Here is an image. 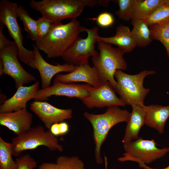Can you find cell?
<instances>
[{
	"label": "cell",
	"mask_w": 169,
	"mask_h": 169,
	"mask_svg": "<svg viewBox=\"0 0 169 169\" xmlns=\"http://www.w3.org/2000/svg\"><path fill=\"white\" fill-rule=\"evenodd\" d=\"M154 139H144L141 137L136 140L123 144L125 151L123 156L118 161L123 162L139 160L146 164L152 163L162 158L169 152V147L160 149L156 146Z\"/></svg>",
	"instance_id": "cell-8"
},
{
	"label": "cell",
	"mask_w": 169,
	"mask_h": 169,
	"mask_svg": "<svg viewBox=\"0 0 169 169\" xmlns=\"http://www.w3.org/2000/svg\"><path fill=\"white\" fill-rule=\"evenodd\" d=\"M156 73L153 70H145L138 74L131 75L121 70H117L114 75L117 84L115 91L125 105L142 106L150 90L144 87V79L147 76Z\"/></svg>",
	"instance_id": "cell-5"
},
{
	"label": "cell",
	"mask_w": 169,
	"mask_h": 169,
	"mask_svg": "<svg viewBox=\"0 0 169 169\" xmlns=\"http://www.w3.org/2000/svg\"><path fill=\"white\" fill-rule=\"evenodd\" d=\"M49 130L54 136H59L66 134L69 131V126L66 122L62 121L53 124Z\"/></svg>",
	"instance_id": "cell-32"
},
{
	"label": "cell",
	"mask_w": 169,
	"mask_h": 169,
	"mask_svg": "<svg viewBox=\"0 0 169 169\" xmlns=\"http://www.w3.org/2000/svg\"><path fill=\"white\" fill-rule=\"evenodd\" d=\"M56 163L59 169H86L83 161L77 156H60Z\"/></svg>",
	"instance_id": "cell-28"
},
{
	"label": "cell",
	"mask_w": 169,
	"mask_h": 169,
	"mask_svg": "<svg viewBox=\"0 0 169 169\" xmlns=\"http://www.w3.org/2000/svg\"><path fill=\"white\" fill-rule=\"evenodd\" d=\"M16 3L8 0L0 1V21L7 28L11 37L18 49V57L21 61L33 68L34 54L33 51L26 49L23 45V37L18 24Z\"/></svg>",
	"instance_id": "cell-7"
},
{
	"label": "cell",
	"mask_w": 169,
	"mask_h": 169,
	"mask_svg": "<svg viewBox=\"0 0 169 169\" xmlns=\"http://www.w3.org/2000/svg\"><path fill=\"white\" fill-rule=\"evenodd\" d=\"M18 49L14 41L8 40L0 49V60L3 64L0 76L7 75L14 80L16 88L36 80L35 77L26 71L19 63L18 58Z\"/></svg>",
	"instance_id": "cell-10"
},
{
	"label": "cell",
	"mask_w": 169,
	"mask_h": 169,
	"mask_svg": "<svg viewBox=\"0 0 169 169\" xmlns=\"http://www.w3.org/2000/svg\"><path fill=\"white\" fill-rule=\"evenodd\" d=\"M145 112V124L156 130L160 134L164 132V127L169 117V105H145L141 106Z\"/></svg>",
	"instance_id": "cell-18"
},
{
	"label": "cell",
	"mask_w": 169,
	"mask_h": 169,
	"mask_svg": "<svg viewBox=\"0 0 169 169\" xmlns=\"http://www.w3.org/2000/svg\"><path fill=\"white\" fill-rule=\"evenodd\" d=\"M17 13L18 17L23 23L28 38L35 41H37L39 37L36 20L32 18L25 8L21 5L18 7Z\"/></svg>",
	"instance_id": "cell-23"
},
{
	"label": "cell",
	"mask_w": 169,
	"mask_h": 169,
	"mask_svg": "<svg viewBox=\"0 0 169 169\" xmlns=\"http://www.w3.org/2000/svg\"><path fill=\"white\" fill-rule=\"evenodd\" d=\"M36 21L38 39L44 37L48 34L53 23L49 20L42 16L39 17Z\"/></svg>",
	"instance_id": "cell-30"
},
{
	"label": "cell",
	"mask_w": 169,
	"mask_h": 169,
	"mask_svg": "<svg viewBox=\"0 0 169 169\" xmlns=\"http://www.w3.org/2000/svg\"><path fill=\"white\" fill-rule=\"evenodd\" d=\"M54 81L65 83L84 82L93 87L101 83L97 69L94 66L91 67L89 64L76 66L74 70L68 74H58L55 76Z\"/></svg>",
	"instance_id": "cell-16"
},
{
	"label": "cell",
	"mask_w": 169,
	"mask_h": 169,
	"mask_svg": "<svg viewBox=\"0 0 169 169\" xmlns=\"http://www.w3.org/2000/svg\"><path fill=\"white\" fill-rule=\"evenodd\" d=\"M110 0H98V4L103 6H106L109 3Z\"/></svg>",
	"instance_id": "cell-35"
},
{
	"label": "cell",
	"mask_w": 169,
	"mask_h": 169,
	"mask_svg": "<svg viewBox=\"0 0 169 169\" xmlns=\"http://www.w3.org/2000/svg\"><path fill=\"white\" fill-rule=\"evenodd\" d=\"M32 122V115L26 107L12 112L0 113V125L7 127L17 136L29 130Z\"/></svg>",
	"instance_id": "cell-15"
},
{
	"label": "cell",
	"mask_w": 169,
	"mask_h": 169,
	"mask_svg": "<svg viewBox=\"0 0 169 169\" xmlns=\"http://www.w3.org/2000/svg\"><path fill=\"white\" fill-rule=\"evenodd\" d=\"M119 8L115 14L123 21L128 22L134 18L138 0H118L116 1Z\"/></svg>",
	"instance_id": "cell-26"
},
{
	"label": "cell",
	"mask_w": 169,
	"mask_h": 169,
	"mask_svg": "<svg viewBox=\"0 0 169 169\" xmlns=\"http://www.w3.org/2000/svg\"><path fill=\"white\" fill-rule=\"evenodd\" d=\"M33 51L34 56L33 61V69H37L40 74L42 89L50 86L53 78L61 72H71L74 70L76 66L65 63L63 64H57L53 65L48 63L43 58L38 49L35 45L33 46Z\"/></svg>",
	"instance_id": "cell-14"
},
{
	"label": "cell",
	"mask_w": 169,
	"mask_h": 169,
	"mask_svg": "<svg viewBox=\"0 0 169 169\" xmlns=\"http://www.w3.org/2000/svg\"><path fill=\"white\" fill-rule=\"evenodd\" d=\"M98 4L95 0H31L29 6L53 23H61L65 19L79 17L86 6L93 7Z\"/></svg>",
	"instance_id": "cell-2"
},
{
	"label": "cell",
	"mask_w": 169,
	"mask_h": 169,
	"mask_svg": "<svg viewBox=\"0 0 169 169\" xmlns=\"http://www.w3.org/2000/svg\"><path fill=\"white\" fill-rule=\"evenodd\" d=\"M89 19L96 21L97 24L103 28L110 27L114 22V18L112 15L106 12L100 13L96 18Z\"/></svg>",
	"instance_id": "cell-31"
},
{
	"label": "cell",
	"mask_w": 169,
	"mask_h": 169,
	"mask_svg": "<svg viewBox=\"0 0 169 169\" xmlns=\"http://www.w3.org/2000/svg\"><path fill=\"white\" fill-rule=\"evenodd\" d=\"M15 161L18 165L17 169H34L37 165L36 161L28 154L20 156Z\"/></svg>",
	"instance_id": "cell-29"
},
{
	"label": "cell",
	"mask_w": 169,
	"mask_h": 169,
	"mask_svg": "<svg viewBox=\"0 0 169 169\" xmlns=\"http://www.w3.org/2000/svg\"><path fill=\"white\" fill-rule=\"evenodd\" d=\"M97 44L99 52L92 57L93 66L98 71L100 82H109L115 90L117 84L114 75L116 71L125 70L127 68L123 58L125 53L110 44L101 41H97Z\"/></svg>",
	"instance_id": "cell-4"
},
{
	"label": "cell",
	"mask_w": 169,
	"mask_h": 169,
	"mask_svg": "<svg viewBox=\"0 0 169 169\" xmlns=\"http://www.w3.org/2000/svg\"><path fill=\"white\" fill-rule=\"evenodd\" d=\"M91 86L87 84L65 83L54 81L53 85L44 89H38L33 99L43 101L48 100L53 95L75 97L82 100L89 95V90Z\"/></svg>",
	"instance_id": "cell-12"
},
{
	"label": "cell",
	"mask_w": 169,
	"mask_h": 169,
	"mask_svg": "<svg viewBox=\"0 0 169 169\" xmlns=\"http://www.w3.org/2000/svg\"><path fill=\"white\" fill-rule=\"evenodd\" d=\"M38 169H59L56 163L44 162L38 167Z\"/></svg>",
	"instance_id": "cell-33"
},
{
	"label": "cell",
	"mask_w": 169,
	"mask_h": 169,
	"mask_svg": "<svg viewBox=\"0 0 169 169\" xmlns=\"http://www.w3.org/2000/svg\"><path fill=\"white\" fill-rule=\"evenodd\" d=\"M134 161H135L137 162L138 163L139 166L144 169H157L156 168H152L151 167H150L146 165V164H145L142 161L139 160H135ZM161 169H169V165L165 168Z\"/></svg>",
	"instance_id": "cell-34"
},
{
	"label": "cell",
	"mask_w": 169,
	"mask_h": 169,
	"mask_svg": "<svg viewBox=\"0 0 169 169\" xmlns=\"http://www.w3.org/2000/svg\"><path fill=\"white\" fill-rule=\"evenodd\" d=\"M169 20V5L161 6L144 20L149 26L160 24Z\"/></svg>",
	"instance_id": "cell-27"
},
{
	"label": "cell",
	"mask_w": 169,
	"mask_h": 169,
	"mask_svg": "<svg viewBox=\"0 0 169 169\" xmlns=\"http://www.w3.org/2000/svg\"><path fill=\"white\" fill-rule=\"evenodd\" d=\"M11 143L0 137V169H17L18 165L13 159Z\"/></svg>",
	"instance_id": "cell-24"
},
{
	"label": "cell",
	"mask_w": 169,
	"mask_h": 169,
	"mask_svg": "<svg viewBox=\"0 0 169 169\" xmlns=\"http://www.w3.org/2000/svg\"><path fill=\"white\" fill-rule=\"evenodd\" d=\"M132 111L127 122L124 136L122 140L123 144L137 140L139 131L145 124V112L142 108L136 105H131Z\"/></svg>",
	"instance_id": "cell-19"
},
{
	"label": "cell",
	"mask_w": 169,
	"mask_h": 169,
	"mask_svg": "<svg viewBox=\"0 0 169 169\" xmlns=\"http://www.w3.org/2000/svg\"><path fill=\"white\" fill-rule=\"evenodd\" d=\"M86 28L76 18L64 24L53 23L48 34L36 41L35 45L48 58L61 57L79 33L85 32Z\"/></svg>",
	"instance_id": "cell-1"
},
{
	"label": "cell",
	"mask_w": 169,
	"mask_h": 169,
	"mask_svg": "<svg viewBox=\"0 0 169 169\" xmlns=\"http://www.w3.org/2000/svg\"><path fill=\"white\" fill-rule=\"evenodd\" d=\"M131 23L133 26L131 34L136 46L144 47L149 44L153 39L149 27L144 20L133 18Z\"/></svg>",
	"instance_id": "cell-21"
},
{
	"label": "cell",
	"mask_w": 169,
	"mask_h": 169,
	"mask_svg": "<svg viewBox=\"0 0 169 169\" xmlns=\"http://www.w3.org/2000/svg\"><path fill=\"white\" fill-rule=\"evenodd\" d=\"M130 113L122 110L118 106L108 107L103 114H96L85 112L84 115L91 123L93 129V136L95 144V157L98 164L103 162L101 156V149L107 138L111 129L116 124L128 121Z\"/></svg>",
	"instance_id": "cell-3"
},
{
	"label": "cell",
	"mask_w": 169,
	"mask_h": 169,
	"mask_svg": "<svg viewBox=\"0 0 169 169\" xmlns=\"http://www.w3.org/2000/svg\"><path fill=\"white\" fill-rule=\"evenodd\" d=\"M129 28L122 24L116 27L115 34L109 37L97 36V41H101L118 46L124 53L132 51L136 46L131 36Z\"/></svg>",
	"instance_id": "cell-20"
},
{
	"label": "cell",
	"mask_w": 169,
	"mask_h": 169,
	"mask_svg": "<svg viewBox=\"0 0 169 169\" xmlns=\"http://www.w3.org/2000/svg\"><path fill=\"white\" fill-rule=\"evenodd\" d=\"M98 29L96 26L86 28L87 37L83 38L78 36L75 39L61 56L66 63L75 66L89 64V58L98 52L95 46L97 42Z\"/></svg>",
	"instance_id": "cell-9"
},
{
	"label": "cell",
	"mask_w": 169,
	"mask_h": 169,
	"mask_svg": "<svg viewBox=\"0 0 169 169\" xmlns=\"http://www.w3.org/2000/svg\"><path fill=\"white\" fill-rule=\"evenodd\" d=\"M165 4L169 5V0H138L134 18L144 20Z\"/></svg>",
	"instance_id": "cell-22"
},
{
	"label": "cell",
	"mask_w": 169,
	"mask_h": 169,
	"mask_svg": "<svg viewBox=\"0 0 169 169\" xmlns=\"http://www.w3.org/2000/svg\"><path fill=\"white\" fill-rule=\"evenodd\" d=\"M104 161L105 165V169H107L108 168V161L107 158L106 156L104 157Z\"/></svg>",
	"instance_id": "cell-36"
},
{
	"label": "cell",
	"mask_w": 169,
	"mask_h": 169,
	"mask_svg": "<svg viewBox=\"0 0 169 169\" xmlns=\"http://www.w3.org/2000/svg\"><path fill=\"white\" fill-rule=\"evenodd\" d=\"M113 169H116V168H113Z\"/></svg>",
	"instance_id": "cell-37"
},
{
	"label": "cell",
	"mask_w": 169,
	"mask_h": 169,
	"mask_svg": "<svg viewBox=\"0 0 169 169\" xmlns=\"http://www.w3.org/2000/svg\"><path fill=\"white\" fill-rule=\"evenodd\" d=\"M39 82H36L31 85L20 86L14 95L4 101L0 106V113L17 111L26 107L27 102L33 99L38 90Z\"/></svg>",
	"instance_id": "cell-17"
},
{
	"label": "cell",
	"mask_w": 169,
	"mask_h": 169,
	"mask_svg": "<svg viewBox=\"0 0 169 169\" xmlns=\"http://www.w3.org/2000/svg\"><path fill=\"white\" fill-rule=\"evenodd\" d=\"M153 39L161 42L166 49L169 57V20L149 26Z\"/></svg>",
	"instance_id": "cell-25"
},
{
	"label": "cell",
	"mask_w": 169,
	"mask_h": 169,
	"mask_svg": "<svg viewBox=\"0 0 169 169\" xmlns=\"http://www.w3.org/2000/svg\"><path fill=\"white\" fill-rule=\"evenodd\" d=\"M88 96L81 100L88 108L124 106L126 105L117 96L115 90L108 81L101 82L96 86H90Z\"/></svg>",
	"instance_id": "cell-11"
},
{
	"label": "cell",
	"mask_w": 169,
	"mask_h": 169,
	"mask_svg": "<svg viewBox=\"0 0 169 169\" xmlns=\"http://www.w3.org/2000/svg\"><path fill=\"white\" fill-rule=\"evenodd\" d=\"M11 144L13 156L15 157L21 156L24 151L33 150L40 146H45L51 151H64L56 136L41 125L31 127L24 133L13 137Z\"/></svg>",
	"instance_id": "cell-6"
},
{
	"label": "cell",
	"mask_w": 169,
	"mask_h": 169,
	"mask_svg": "<svg viewBox=\"0 0 169 169\" xmlns=\"http://www.w3.org/2000/svg\"><path fill=\"white\" fill-rule=\"evenodd\" d=\"M30 108L48 130L54 124L64 121L72 117L71 109L59 108L43 101L35 100L30 103Z\"/></svg>",
	"instance_id": "cell-13"
}]
</instances>
